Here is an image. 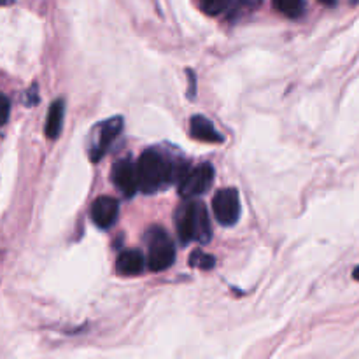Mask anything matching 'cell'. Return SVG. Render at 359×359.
<instances>
[{
    "mask_svg": "<svg viewBox=\"0 0 359 359\" xmlns=\"http://www.w3.org/2000/svg\"><path fill=\"white\" fill-rule=\"evenodd\" d=\"M116 270L121 276H137L144 270V256L139 251H125L118 256Z\"/></svg>",
    "mask_w": 359,
    "mask_h": 359,
    "instance_id": "cell-10",
    "label": "cell"
},
{
    "mask_svg": "<svg viewBox=\"0 0 359 359\" xmlns=\"http://www.w3.org/2000/svg\"><path fill=\"white\" fill-rule=\"evenodd\" d=\"M321 4H325V6H335L337 0H319Z\"/></svg>",
    "mask_w": 359,
    "mask_h": 359,
    "instance_id": "cell-17",
    "label": "cell"
},
{
    "mask_svg": "<svg viewBox=\"0 0 359 359\" xmlns=\"http://www.w3.org/2000/svg\"><path fill=\"white\" fill-rule=\"evenodd\" d=\"M189 133L193 139L200 140V142H221L223 140L221 133H217V130L205 116H193L191 123H189Z\"/></svg>",
    "mask_w": 359,
    "mask_h": 359,
    "instance_id": "cell-9",
    "label": "cell"
},
{
    "mask_svg": "<svg viewBox=\"0 0 359 359\" xmlns=\"http://www.w3.org/2000/svg\"><path fill=\"white\" fill-rule=\"evenodd\" d=\"M212 210L223 226H233L241 217V196L235 188H224L212 198Z\"/></svg>",
    "mask_w": 359,
    "mask_h": 359,
    "instance_id": "cell-4",
    "label": "cell"
},
{
    "mask_svg": "<svg viewBox=\"0 0 359 359\" xmlns=\"http://www.w3.org/2000/svg\"><path fill=\"white\" fill-rule=\"evenodd\" d=\"M63 114H65V104H63V100L53 102L48 112V121H46V137L48 139H58L60 132H62Z\"/></svg>",
    "mask_w": 359,
    "mask_h": 359,
    "instance_id": "cell-11",
    "label": "cell"
},
{
    "mask_svg": "<svg viewBox=\"0 0 359 359\" xmlns=\"http://www.w3.org/2000/svg\"><path fill=\"white\" fill-rule=\"evenodd\" d=\"M119 214V203L112 196H98L91 205V219L102 230H107L116 223Z\"/></svg>",
    "mask_w": 359,
    "mask_h": 359,
    "instance_id": "cell-8",
    "label": "cell"
},
{
    "mask_svg": "<svg viewBox=\"0 0 359 359\" xmlns=\"http://www.w3.org/2000/svg\"><path fill=\"white\" fill-rule=\"evenodd\" d=\"M273 7L287 18H298L304 14V0H273Z\"/></svg>",
    "mask_w": 359,
    "mask_h": 359,
    "instance_id": "cell-12",
    "label": "cell"
},
{
    "mask_svg": "<svg viewBox=\"0 0 359 359\" xmlns=\"http://www.w3.org/2000/svg\"><path fill=\"white\" fill-rule=\"evenodd\" d=\"M175 226H177L179 238L184 244L193 241L207 244L210 241V219L203 203H184L175 214Z\"/></svg>",
    "mask_w": 359,
    "mask_h": 359,
    "instance_id": "cell-2",
    "label": "cell"
},
{
    "mask_svg": "<svg viewBox=\"0 0 359 359\" xmlns=\"http://www.w3.org/2000/svg\"><path fill=\"white\" fill-rule=\"evenodd\" d=\"M230 2L231 0H200V6H202V9L205 11L207 14L216 16V14L223 13Z\"/></svg>",
    "mask_w": 359,
    "mask_h": 359,
    "instance_id": "cell-14",
    "label": "cell"
},
{
    "mask_svg": "<svg viewBox=\"0 0 359 359\" xmlns=\"http://www.w3.org/2000/svg\"><path fill=\"white\" fill-rule=\"evenodd\" d=\"M112 182L116 188L123 193L125 196H133L139 188V181H137V167L132 160L125 158V160H118L112 167Z\"/></svg>",
    "mask_w": 359,
    "mask_h": 359,
    "instance_id": "cell-7",
    "label": "cell"
},
{
    "mask_svg": "<svg viewBox=\"0 0 359 359\" xmlns=\"http://www.w3.org/2000/svg\"><path fill=\"white\" fill-rule=\"evenodd\" d=\"M353 277H354V279H356V280H359V266H358V269H354Z\"/></svg>",
    "mask_w": 359,
    "mask_h": 359,
    "instance_id": "cell-18",
    "label": "cell"
},
{
    "mask_svg": "<svg viewBox=\"0 0 359 359\" xmlns=\"http://www.w3.org/2000/svg\"><path fill=\"white\" fill-rule=\"evenodd\" d=\"M123 130V119L121 118H111L105 119L102 125L97 126L93 135V142L90 147L91 161H98L105 154V151L111 147V144L118 139L119 132Z\"/></svg>",
    "mask_w": 359,
    "mask_h": 359,
    "instance_id": "cell-6",
    "label": "cell"
},
{
    "mask_svg": "<svg viewBox=\"0 0 359 359\" xmlns=\"http://www.w3.org/2000/svg\"><path fill=\"white\" fill-rule=\"evenodd\" d=\"M137 181L142 193H156L175 179V168L163 154L147 149L137 161Z\"/></svg>",
    "mask_w": 359,
    "mask_h": 359,
    "instance_id": "cell-1",
    "label": "cell"
},
{
    "mask_svg": "<svg viewBox=\"0 0 359 359\" xmlns=\"http://www.w3.org/2000/svg\"><path fill=\"white\" fill-rule=\"evenodd\" d=\"M189 265L196 266L202 270H210L214 266V258L210 255H205L202 251H195L189 256Z\"/></svg>",
    "mask_w": 359,
    "mask_h": 359,
    "instance_id": "cell-13",
    "label": "cell"
},
{
    "mask_svg": "<svg viewBox=\"0 0 359 359\" xmlns=\"http://www.w3.org/2000/svg\"><path fill=\"white\" fill-rule=\"evenodd\" d=\"M9 111H11V104H9V98L6 95L0 93V126L7 121L9 118Z\"/></svg>",
    "mask_w": 359,
    "mask_h": 359,
    "instance_id": "cell-15",
    "label": "cell"
},
{
    "mask_svg": "<svg viewBox=\"0 0 359 359\" xmlns=\"http://www.w3.org/2000/svg\"><path fill=\"white\" fill-rule=\"evenodd\" d=\"M146 244L149 256H147V266L153 272H161L172 266L175 259V248L167 231L160 226H153L146 233Z\"/></svg>",
    "mask_w": 359,
    "mask_h": 359,
    "instance_id": "cell-3",
    "label": "cell"
},
{
    "mask_svg": "<svg viewBox=\"0 0 359 359\" xmlns=\"http://www.w3.org/2000/svg\"><path fill=\"white\" fill-rule=\"evenodd\" d=\"M214 181V168L209 163L198 165V167L191 168L186 174L181 175V182H179V193L182 198H193L202 193H205L210 188Z\"/></svg>",
    "mask_w": 359,
    "mask_h": 359,
    "instance_id": "cell-5",
    "label": "cell"
},
{
    "mask_svg": "<svg viewBox=\"0 0 359 359\" xmlns=\"http://www.w3.org/2000/svg\"><path fill=\"white\" fill-rule=\"evenodd\" d=\"M241 4L244 7H248V9H256L262 4V0H241Z\"/></svg>",
    "mask_w": 359,
    "mask_h": 359,
    "instance_id": "cell-16",
    "label": "cell"
}]
</instances>
